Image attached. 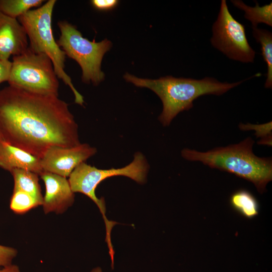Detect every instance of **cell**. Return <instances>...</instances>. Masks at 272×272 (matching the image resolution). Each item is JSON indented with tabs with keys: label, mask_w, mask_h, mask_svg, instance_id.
Returning <instances> with one entry per match:
<instances>
[{
	"label": "cell",
	"mask_w": 272,
	"mask_h": 272,
	"mask_svg": "<svg viewBox=\"0 0 272 272\" xmlns=\"http://www.w3.org/2000/svg\"><path fill=\"white\" fill-rule=\"evenodd\" d=\"M0 139L40 159L52 147L81 144L67 103L10 85L0 90Z\"/></svg>",
	"instance_id": "6da1fadb"
},
{
	"label": "cell",
	"mask_w": 272,
	"mask_h": 272,
	"mask_svg": "<svg viewBox=\"0 0 272 272\" xmlns=\"http://www.w3.org/2000/svg\"><path fill=\"white\" fill-rule=\"evenodd\" d=\"M124 78L137 87L150 89L159 97L163 110L159 120L164 126L169 125L179 113L193 107V101L198 97L210 94L221 95L246 80L229 83L210 77L197 80L172 76L149 79L128 73L124 75Z\"/></svg>",
	"instance_id": "7a4b0ae2"
},
{
	"label": "cell",
	"mask_w": 272,
	"mask_h": 272,
	"mask_svg": "<svg viewBox=\"0 0 272 272\" xmlns=\"http://www.w3.org/2000/svg\"><path fill=\"white\" fill-rule=\"evenodd\" d=\"M254 144L251 137L240 143L218 147L203 152L187 148L181 156L191 161H199L212 168L226 171L251 182L258 191L263 193L272 179L271 158H260L252 151Z\"/></svg>",
	"instance_id": "3957f363"
},
{
	"label": "cell",
	"mask_w": 272,
	"mask_h": 272,
	"mask_svg": "<svg viewBox=\"0 0 272 272\" xmlns=\"http://www.w3.org/2000/svg\"><path fill=\"white\" fill-rule=\"evenodd\" d=\"M55 0H49L34 10H30L18 18L23 26L30 41L29 47L34 52L46 54L52 62L54 71L72 91L75 102L84 103L83 96L73 85L71 78L65 72L66 55L55 41L52 30V16Z\"/></svg>",
	"instance_id": "277c9868"
},
{
	"label": "cell",
	"mask_w": 272,
	"mask_h": 272,
	"mask_svg": "<svg viewBox=\"0 0 272 272\" xmlns=\"http://www.w3.org/2000/svg\"><path fill=\"white\" fill-rule=\"evenodd\" d=\"M149 169V165L145 156L141 152H137L131 162L120 168L101 169L82 163L74 170L68 180L74 193H83L96 203L103 218L106 232L110 233L117 223L106 218L104 199L98 198L95 194L97 186L106 178L115 176H124L138 183L143 184L146 181Z\"/></svg>",
	"instance_id": "5b68a950"
},
{
	"label": "cell",
	"mask_w": 272,
	"mask_h": 272,
	"mask_svg": "<svg viewBox=\"0 0 272 272\" xmlns=\"http://www.w3.org/2000/svg\"><path fill=\"white\" fill-rule=\"evenodd\" d=\"M60 35L56 42L66 56L76 60L81 67L84 83L97 85L104 79L101 64L105 53L112 46L105 39L90 41L82 36L76 27L66 21L58 22Z\"/></svg>",
	"instance_id": "8992f818"
},
{
	"label": "cell",
	"mask_w": 272,
	"mask_h": 272,
	"mask_svg": "<svg viewBox=\"0 0 272 272\" xmlns=\"http://www.w3.org/2000/svg\"><path fill=\"white\" fill-rule=\"evenodd\" d=\"M8 82L10 86L35 93L58 96L59 82L50 58L29 47L13 56Z\"/></svg>",
	"instance_id": "52a82bcc"
},
{
	"label": "cell",
	"mask_w": 272,
	"mask_h": 272,
	"mask_svg": "<svg viewBox=\"0 0 272 272\" xmlns=\"http://www.w3.org/2000/svg\"><path fill=\"white\" fill-rule=\"evenodd\" d=\"M212 31V45L229 58L243 63L254 61L255 51L248 42L245 27L232 16L225 0L221 1Z\"/></svg>",
	"instance_id": "ba28073f"
},
{
	"label": "cell",
	"mask_w": 272,
	"mask_h": 272,
	"mask_svg": "<svg viewBox=\"0 0 272 272\" xmlns=\"http://www.w3.org/2000/svg\"><path fill=\"white\" fill-rule=\"evenodd\" d=\"M96 152L95 147L86 143L69 148L54 147L40 159L41 165L44 171L66 178L78 166Z\"/></svg>",
	"instance_id": "9c48e42d"
},
{
	"label": "cell",
	"mask_w": 272,
	"mask_h": 272,
	"mask_svg": "<svg viewBox=\"0 0 272 272\" xmlns=\"http://www.w3.org/2000/svg\"><path fill=\"white\" fill-rule=\"evenodd\" d=\"M45 192L42 206L45 214L63 213L74 202L75 194L66 177L44 171L40 175Z\"/></svg>",
	"instance_id": "30bf717a"
},
{
	"label": "cell",
	"mask_w": 272,
	"mask_h": 272,
	"mask_svg": "<svg viewBox=\"0 0 272 272\" xmlns=\"http://www.w3.org/2000/svg\"><path fill=\"white\" fill-rule=\"evenodd\" d=\"M28 37L23 26L17 19L0 11V60L20 55L28 48Z\"/></svg>",
	"instance_id": "8fae6325"
},
{
	"label": "cell",
	"mask_w": 272,
	"mask_h": 272,
	"mask_svg": "<svg viewBox=\"0 0 272 272\" xmlns=\"http://www.w3.org/2000/svg\"><path fill=\"white\" fill-rule=\"evenodd\" d=\"M0 168L9 171L21 169L40 175L44 170L41 159L0 139Z\"/></svg>",
	"instance_id": "7c38bea8"
},
{
	"label": "cell",
	"mask_w": 272,
	"mask_h": 272,
	"mask_svg": "<svg viewBox=\"0 0 272 272\" xmlns=\"http://www.w3.org/2000/svg\"><path fill=\"white\" fill-rule=\"evenodd\" d=\"M11 173L14 179L13 191L19 190L29 193L42 204L43 197L39 183L38 174L21 169H14Z\"/></svg>",
	"instance_id": "4fadbf2b"
},
{
	"label": "cell",
	"mask_w": 272,
	"mask_h": 272,
	"mask_svg": "<svg viewBox=\"0 0 272 272\" xmlns=\"http://www.w3.org/2000/svg\"><path fill=\"white\" fill-rule=\"evenodd\" d=\"M233 5L245 12L244 17L252 24L253 27H257L259 23H264L272 26V3L259 6L255 2V7H250L240 0L231 1Z\"/></svg>",
	"instance_id": "5bb4252c"
},
{
	"label": "cell",
	"mask_w": 272,
	"mask_h": 272,
	"mask_svg": "<svg viewBox=\"0 0 272 272\" xmlns=\"http://www.w3.org/2000/svg\"><path fill=\"white\" fill-rule=\"evenodd\" d=\"M252 34L261 45V55L267 66L264 87H272V34L271 32L257 27L252 28Z\"/></svg>",
	"instance_id": "9a60e30c"
},
{
	"label": "cell",
	"mask_w": 272,
	"mask_h": 272,
	"mask_svg": "<svg viewBox=\"0 0 272 272\" xmlns=\"http://www.w3.org/2000/svg\"><path fill=\"white\" fill-rule=\"evenodd\" d=\"M230 203L233 208L243 216L252 218L258 214V205L253 195L245 190H240L230 197Z\"/></svg>",
	"instance_id": "2e32d148"
},
{
	"label": "cell",
	"mask_w": 272,
	"mask_h": 272,
	"mask_svg": "<svg viewBox=\"0 0 272 272\" xmlns=\"http://www.w3.org/2000/svg\"><path fill=\"white\" fill-rule=\"evenodd\" d=\"M43 0H0V11L6 15L18 19L34 7H39Z\"/></svg>",
	"instance_id": "e0dca14e"
},
{
	"label": "cell",
	"mask_w": 272,
	"mask_h": 272,
	"mask_svg": "<svg viewBox=\"0 0 272 272\" xmlns=\"http://www.w3.org/2000/svg\"><path fill=\"white\" fill-rule=\"evenodd\" d=\"M41 203L29 193L22 191H13L10 201V208L15 213L24 214Z\"/></svg>",
	"instance_id": "ac0fdd59"
},
{
	"label": "cell",
	"mask_w": 272,
	"mask_h": 272,
	"mask_svg": "<svg viewBox=\"0 0 272 272\" xmlns=\"http://www.w3.org/2000/svg\"><path fill=\"white\" fill-rule=\"evenodd\" d=\"M239 128L243 131L255 130L254 135L256 138H260L261 139L272 138L271 121L261 124H252L249 123H240L239 125Z\"/></svg>",
	"instance_id": "d6986e66"
},
{
	"label": "cell",
	"mask_w": 272,
	"mask_h": 272,
	"mask_svg": "<svg viewBox=\"0 0 272 272\" xmlns=\"http://www.w3.org/2000/svg\"><path fill=\"white\" fill-rule=\"evenodd\" d=\"M17 254V251L15 248L0 245V267L12 264Z\"/></svg>",
	"instance_id": "ffe728a7"
},
{
	"label": "cell",
	"mask_w": 272,
	"mask_h": 272,
	"mask_svg": "<svg viewBox=\"0 0 272 272\" xmlns=\"http://www.w3.org/2000/svg\"><path fill=\"white\" fill-rule=\"evenodd\" d=\"M92 6L99 11H108L115 8L118 1L117 0H92Z\"/></svg>",
	"instance_id": "44dd1931"
},
{
	"label": "cell",
	"mask_w": 272,
	"mask_h": 272,
	"mask_svg": "<svg viewBox=\"0 0 272 272\" xmlns=\"http://www.w3.org/2000/svg\"><path fill=\"white\" fill-rule=\"evenodd\" d=\"M12 62L0 60V84L8 81Z\"/></svg>",
	"instance_id": "7402d4cb"
},
{
	"label": "cell",
	"mask_w": 272,
	"mask_h": 272,
	"mask_svg": "<svg viewBox=\"0 0 272 272\" xmlns=\"http://www.w3.org/2000/svg\"><path fill=\"white\" fill-rule=\"evenodd\" d=\"M0 272H20L19 267L14 264H11L10 265L2 267L0 269Z\"/></svg>",
	"instance_id": "603a6c76"
},
{
	"label": "cell",
	"mask_w": 272,
	"mask_h": 272,
	"mask_svg": "<svg viewBox=\"0 0 272 272\" xmlns=\"http://www.w3.org/2000/svg\"><path fill=\"white\" fill-rule=\"evenodd\" d=\"M271 138L260 139L258 142H257V144L271 146Z\"/></svg>",
	"instance_id": "cb8c5ba5"
},
{
	"label": "cell",
	"mask_w": 272,
	"mask_h": 272,
	"mask_svg": "<svg viewBox=\"0 0 272 272\" xmlns=\"http://www.w3.org/2000/svg\"><path fill=\"white\" fill-rule=\"evenodd\" d=\"M91 272H102V270L100 267H97L92 269Z\"/></svg>",
	"instance_id": "d4e9b609"
}]
</instances>
